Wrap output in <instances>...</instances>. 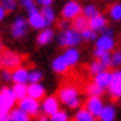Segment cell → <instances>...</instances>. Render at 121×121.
<instances>
[{"label":"cell","instance_id":"obj_5","mask_svg":"<svg viewBox=\"0 0 121 121\" xmlns=\"http://www.w3.org/2000/svg\"><path fill=\"white\" fill-rule=\"evenodd\" d=\"M82 10L83 4H80L79 0H67L61 7L60 15L61 18H65L68 21H73L76 17L82 15Z\"/></svg>","mask_w":121,"mask_h":121},{"label":"cell","instance_id":"obj_31","mask_svg":"<svg viewBox=\"0 0 121 121\" xmlns=\"http://www.w3.org/2000/svg\"><path fill=\"white\" fill-rule=\"evenodd\" d=\"M80 34H82V39L84 42H95L97 38H98V35H99V33L94 31L93 29H90V27L84 29Z\"/></svg>","mask_w":121,"mask_h":121},{"label":"cell","instance_id":"obj_24","mask_svg":"<svg viewBox=\"0 0 121 121\" xmlns=\"http://www.w3.org/2000/svg\"><path fill=\"white\" fill-rule=\"evenodd\" d=\"M41 11H42V15H44L48 26L52 27L57 22V12H56V10L53 7H45V8H41Z\"/></svg>","mask_w":121,"mask_h":121},{"label":"cell","instance_id":"obj_2","mask_svg":"<svg viewBox=\"0 0 121 121\" xmlns=\"http://www.w3.org/2000/svg\"><path fill=\"white\" fill-rule=\"evenodd\" d=\"M56 41H57L59 46L64 48V49L65 48H78L83 42L80 31L75 30L73 27L60 30L59 34L56 35Z\"/></svg>","mask_w":121,"mask_h":121},{"label":"cell","instance_id":"obj_1","mask_svg":"<svg viewBox=\"0 0 121 121\" xmlns=\"http://www.w3.org/2000/svg\"><path fill=\"white\" fill-rule=\"evenodd\" d=\"M57 97L60 99L61 105L71 110H78L82 106V97H80V90L75 84H64L60 87Z\"/></svg>","mask_w":121,"mask_h":121},{"label":"cell","instance_id":"obj_44","mask_svg":"<svg viewBox=\"0 0 121 121\" xmlns=\"http://www.w3.org/2000/svg\"><path fill=\"white\" fill-rule=\"evenodd\" d=\"M33 121H50V118L45 114H39V116H37V117H34Z\"/></svg>","mask_w":121,"mask_h":121},{"label":"cell","instance_id":"obj_11","mask_svg":"<svg viewBox=\"0 0 121 121\" xmlns=\"http://www.w3.org/2000/svg\"><path fill=\"white\" fill-rule=\"evenodd\" d=\"M69 68L71 67L67 63L65 57L63 56V53L55 56L52 59V61H50V69L55 72V73H57V75H65L67 72L69 71Z\"/></svg>","mask_w":121,"mask_h":121},{"label":"cell","instance_id":"obj_30","mask_svg":"<svg viewBox=\"0 0 121 121\" xmlns=\"http://www.w3.org/2000/svg\"><path fill=\"white\" fill-rule=\"evenodd\" d=\"M44 80V72L39 68H31L29 71V83H41Z\"/></svg>","mask_w":121,"mask_h":121},{"label":"cell","instance_id":"obj_38","mask_svg":"<svg viewBox=\"0 0 121 121\" xmlns=\"http://www.w3.org/2000/svg\"><path fill=\"white\" fill-rule=\"evenodd\" d=\"M97 60L101 61V64H102V65H105L106 68H109L110 64H112V55H110V52H106L104 56H101V57L97 59Z\"/></svg>","mask_w":121,"mask_h":121},{"label":"cell","instance_id":"obj_32","mask_svg":"<svg viewBox=\"0 0 121 121\" xmlns=\"http://www.w3.org/2000/svg\"><path fill=\"white\" fill-rule=\"evenodd\" d=\"M49 118H50V121H72L71 114L65 109H60L59 112H56L55 114L50 116Z\"/></svg>","mask_w":121,"mask_h":121},{"label":"cell","instance_id":"obj_4","mask_svg":"<svg viewBox=\"0 0 121 121\" xmlns=\"http://www.w3.org/2000/svg\"><path fill=\"white\" fill-rule=\"evenodd\" d=\"M23 63V56L11 49H3L0 52V67L1 69H15Z\"/></svg>","mask_w":121,"mask_h":121},{"label":"cell","instance_id":"obj_41","mask_svg":"<svg viewBox=\"0 0 121 121\" xmlns=\"http://www.w3.org/2000/svg\"><path fill=\"white\" fill-rule=\"evenodd\" d=\"M7 14H8V12L6 11V8H4V7H3L1 4H0V23H1V22H4V21H6V18H7Z\"/></svg>","mask_w":121,"mask_h":121},{"label":"cell","instance_id":"obj_35","mask_svg":"<svg viewBox=\"0 0 121 121\" xmlns=\"http://www.w3.org/2000/svg\"><path fill=\"white\" fill-rule=\"evenodd\" d=\"M19 7H22L26 12L31 11L34 8H37V1L35 0H19Z\"/></svg>","mask_w":121,"mask_h":121},{"label":"cell","instance_id":"obj_17","mask_svg":"<svg viewBox=\"0 0 121 121\" xmlns=\"http://www.w3.org/2000/svg\"><path fill=\"white\" fill-rule=\"evenodd\" d=\"M63 56L65 57L67 63L69 64V67H76L80 60H82V53L79 48H65L64 52H63Z\"/></svg>","mask_w":121,"mask_h":121},{"label":"cell","instance_id":"obj_48","mask_svg":"<svg viewBox=\"0 0 121 121\" xmlns=\"http://www.w3.org/2000/svg\"><path fill=\"white\" fill-rule=\"evenodd\" d=\"M0 72H1V67H0Z\"/></svg>","mask_w":121,"mask_h":121},{"label":"cell","instance_id":"obj_40","mask_svg":"<svg viewBox=\"0 0 121 121\" xmlns=\"http://www.w3.org/2000/svg\"><path fill=\"white\" fill-rule=\"evenodd\" d=\"M106 52H105L104 49H99V48H94V50H93V56L95 57V59H99L101 56H104Z\"/></svg>","mask_w":121,"mask_h":121},{"label":"cell","instance_id":"obj_37","mask_svg":"<svg viewBox=\"0 0 121 121\" xmlns=\"http://www.w3.org/2000/svg\"><path fill=\"white\" fill-rule=\"evenodd\" d=\"M56 26H57L59 30H65V29L72 27L71 26V21H68V19H65V18H60V19L56 22Z\"/></svg>","mask_w":121,"mask_h":121},{"label":"cell","instance_id":"obj_7","mask_svg":"<svg viewBox=\"0 0 121 121\" xmlns=\"http://www.w3.org/2000/svg\"><path fill=\"white\" fill-rule=\"evenodd\" d=\"M26 14H27L26 19H27L30 29H33L35 31H39V30H42V29H45V27H49L48 23H46V21H45L44 15H42L41 8L37 7V8L31 10V11L26 12Z\"/></svg>","mask_w":121,"mask_h":121},{"label":"cell","instance_id":"obj_6","mask_svg":"<svg viewBox=\"0 0 121 121\" xmlns=\"http://www.w3.org/2000/svg\"><path fill=\"white\" fill-rule=\"evenodd\" d=\"M17 106L19 108V109L25 110L27 114H30L31 117H37V116L42 114L41 113V101H38V99H34L31 98V97H29V95H26L25 98L19 99L18 101Z\"/></svg>","mask_w":121,"mask_h":121},{"label":"cell","instance_id":"obj_14","mask_svg":"<svg viewBox=\"0 0 121 121\" xmlns=\"http://www.w3.org/2000/svg\"><path fill=\"white\" fill-rule=\"evenodd\" d=\"M0 95H1V98L4 101V105H6V110L7 112H10L11 109H14L18 104V99L15 98V95H14V91H12L11 87H8V86H1L0 87Z\"/></svg>","mask_w":121,"mask_h":121},{"label":"cell","instance_id":"obj_18","mask_svg":"<svg viewBox=\"0 0 121 121\" xmlns=\"http://www.w3.org/2000/svg\"><path fill=\"white\" fill-rule=\"evenodd\" d=\"M112 78H113V71H109V69H105V71L99 72L97 75L93 76V82L95 84H98L99 87L108 90V87L110 86V82H112Z\"/></svg>","mask_w":121,"mask_h":121},{"label":"cell","instance_id":"obj_33","mask_svg":"<svg viewBox=\"0 0 121 121\" xmlns=\"http://www.w3.org/2000/svg\"><path fill=\"white\" fill-rule=\"evenodd\" d=\"M0 4L6 8L7 12H15L19 7V0H0Z\"/></svg>","mask_w":121,"mask_h":121},{"label":"cell","instance_id":"obj_25","mask_svg":"<svg viewBox=\"0 0 121 121\" xmlns=\"http://www.w3.org/2000/svg\"><path fill=\"white\" fill-rule=\"evenodd\" d=\"M84 93L87 97H102L105 93V88L99 87L98 84H95L94 82H90L86 84L84 87Z\"/></svg>","mask_w":121,"mask_h":121},{"label":"cell","instance_id":"obj_28","mask_svg":"<svg viewBox=\"0 0 121 121\" xmlns=\"http://www.w3.org/2000/svg\"><path fill=\"white\" fill-rule=\"evenodd\" d=\"M12 91H14V95L15 98L19 101V99L25 98L27 95V84H22V83H14L11 86Z\"/></svg>","mask_w":121,"mask_h":121},{"label":"cell","instance_id":"obj_46","mask_svg":"<svg viewBox=\"0 0 121 121\" xmlns=\"http://www.w3.org/2000/svg\"><path fill=\"white\" fill-rule=\"evenodd\" d=\"M3 49H4V42H3V41L0 39V52H1Z\"/></svg>","mask_w":121,"mask_h":121},{"label":"cell","instance_id":"obj_39","mask_svg":"<svg viewBox=\"0 0 121 121\" xmlns=\"http://www.w3.org/2000/svg\"><path fill=\"white\" fill-rule=\"evenodd\" d=\"M37 1V6L41 7V8H45V7H52L55 0H35Z\"/></svg>","mask_w":121,"mask_h":121},{"label":"cell","instance_id":"obj_13","mask_svg":"<svg viewBox=\"0 0 121 121\" xmlns=\"http://www.w3.org/2000/svg\"><path fill=\"white\" fill-rule=\"evenodd\" d=\"M56 39V33L52 27H45L39 30L35 37V42L39 46H48Z\"/></svg>","mask_w":121,"mask_h":121},{"label":"cell","instance_id":"obj_15","mask_svg":"<svg viewBox=\"0 0 121 121\" xmlns=\"http://www.w3.org/2000/svg\"><path fill=\"white\" fill-rule=\"evenodd\" d=\"M108 21H109L108 15H104V14L99 12L98 15H95L91 19H88V27L93 29L94 31H97V33H102L104 29L109 26L108 25Z\"/></svg>","mask_w":121,"mask_h":121},{"label":"cell","instance_id":"obj_21","mask_svg":"<svg viewBox=\"0 0 121 121\" xmlns=\"http://www.w3.org/2000/svg\"><path fill=\"white\" fill-rule=\"evenodd\" d=\"M72 121H98V118L91 114L86 108H79L72 116Z\"/></svg>","mask_w":121,"mask_h":121},{"label":"cell","instance_id":"obj_20","mask_svg":"<svg viewBox=\"0 0 121 121\" xmlns=\"http://www.w3.org/2000/svg\"><path fill=\"white\" fill-rule=\"evenodd\" d=\"M117 118V108L114 104H106L98 116V121H116Z\"/></svg>","mask_w":121,"mask_h":121},{"label":"cell","instance_id":"obj_34","mask_svg":"<svg viewBox=\"0 0 121 121\" xmlns=\"http://www.w3.org/2000/svg\"><path fill=\"white\" fill-rule=\"evenodd\" d=\"M112 64H110V67L112 68H120L121 67V50L120 49H114L112 53Z\"/></svg>","mask_w":121,"mask_h":121},{"label":"cell","instance_id":"obj_27","mask_svg":"<svg viewBox=\"0 0 121 121\" xmlns=\"http://www.w3.org/2000/svg\"><path fill=\"white\" fill-rule=\"evenodd\" d=\"M71 26L75 30H78V31H80L82 33L84 29L88 27V19L84 15H79V17H76L73 21H71Z\"/></svg>","mask_w":121,"mask_h":121},{"label":"cell","instance_id":"obj_23","mask_svg":"<svg viewBox=\"0 0 121 121\" xmlns=\"http://www.w3.org/2000/svg\"><path fill=\"white\" fill-rule=\"evenodd\" d=\"M10 120L11 121H33V117L30 114H27L25 110L15 106L14 109L10 110Z\"/></svg>","mask_w":121,"mask_h":121},{"label":"cell","instance_id":"obj_43","mask_svg":"<svg viewBox=\"0 0 121 121\" xmlns=\"http://www.w3.org/2000/svg\"><path fill=\"white\" fill-rule=\"evenodd\" d=\"M99 34H101V33H99ZM102 34H106V35H113V37H114V29H113V27H109V26H108V27H105V29H104Z\"/></svg>","mask_w":121,"mask_h":121},{"label":"cell","instance_id":"obj_45","mask_svg":"<svg viewBox=\"0 0 121 121\" xmlns=\"http://www.w3.org/2000/svg\"><path fill=\"white\" fill-rule=\"evenodd\" d=\"M3 110H6V105H4V101H3V98H1V95H0V112H3Z\"/></svg>","mask_w":121,"mask_h":121},{"label":"cell","instance_id":"obj_19","mask_svg":"<svg viewBox=\"0 0 121 121\" xmlns=\"http://www.w3.org/2000/svg\"><path fill=\"white\" fill-rule=\"evenodd\" d=\"M29 69L27 67L21 65L12 69V83H22V84H29Z\"/></svg>","mask_w":121,"mask_h":121},{"label":"cell","instance_id":"obj_42","mask_svg":"<svg viewBox=\"0 0 121 121\" xmlns=\"http://www.w3.org/2000/svg\"><path fill=\"white\" fill-rule=\"evenodd\" d=\"M0 121H11L10 120V112H0Z\"/></svg>","mask_w":121,"mask_h":121},{"label":"cell","instance_id":"obj_16","mask_svg":"<svg viewBox=\"0 0 121 121\" xmlns=\"http://www.w3.org/2000/svg\"><path fill=\"white\" fill-rule=\"evenodd\" d=\"M27 95L34 99H42L46 97V87H45L42 82L41 83H29L27 84Z\"/></svg>","mask_w":121,"mask_h":121},{"label":"cell","instance_id":"obj_49","mask_svg":"<svg viewBox=\"0 0 121 121\" xmlns=\"http://www.w3.org/2000/svg\"><path fill=\"white\" fill-rule=\"evenodd\" d=\"M105 1H109V0H105Z\"/></svg>","mask_w":121,"mask_h":121},{"label":"cell","instance_id":"obj_26","mask_svg":"<svg viewBox=\"0 0 121 121\" xmlns=\"http://www.w3.org/2000/svg\"><path fill=\"white\" fill-rule=\"evenodd\" d=\"M99 8L95 3H87V4H83V10H82V15L87 18V19H91L93 17L98 15L99 14Z\"/></svg>","mask_w":121,"mask_h":121},{"label":"cell","instance_id":"obj_9","mask_svg":"<svg viewBox=\"0 0 121 121\" xmlns=\"http://www.w3.org/2000/svg\"><path fill=\"white\" fill-rule=\"evenodd\" d=\"M108 94L114 99H121V68L113 71V78L110 86L108 87Z\"/></svg>","mask_w":121,"mask_h":121},{"label":"cell","instance_id":"obj_10","mask_svg":"<svg viewBox=\"0 0 121 121\" xmlns=\"http://www.w3.org/2000/svg\"><path fill=\"white\" fill-rule=\"evenodd\" d=\"M105 101L102 97H87V99L84 101V108L91 113L94 114L97 118H98V116L101 114V112L102 109L105 108Z\"/></svg>","mask_w":121,"mask_h":121},{"label":"cell","instance_id":"obj_22","mask_svg":"<svg viewBox=\"0 0 121 121\" xmlns=\"http://www.w3.org/2000/svg\"><path fill=\"white\" fill-rule=\"evenodd\" d=\"M108 18L112 22H121V1H114L109 6Z\"/></svg>","mask_w":121,"mask_h":121},{"label":"cell","instance_id":"obj_12","mask_svg":"<svg viewBox=\"0 0 121 121\" xmlns=\"http://www.w3.org/2000/svg\"><path fill=\"white\" fill-rule=\"evenodd\" d=\"M95 44V48H99V49H104L105 52H113L117 46V42H116V38L113 35H106V34H99L97 41L94 42Z\"/></svg>","mask_w":121,"mask_h":121},{"label":"cell","instance_id":"obj_29","mask_svg":"<svg viewBox=\"0 0 121 121\" xmlns=\"http://www.w3.org/2000/svg\"><path fill=\"white\" fill-rule=\"evenodd\" d=\"M105 69H108L105 65H102L101 64V61L99 60H93L90 64L87 65V72L91 75V76H94V75H97V73H99V72H102V71H105Z\"/></svg>","mask_w":121,"mask_h":121},{"label":"cell","instance_id":"obj_8","mask_svg":"<svg viewBox=\"0 0 121 121\" xmlns=\"http://www.w3.org/2000/svg\"><path fill=\"white\" fill-rule=\"evenodd\" d=\"M61 109V102L57 95H46L41 101V113L50 117Z\"/></svg>","mask_w":121,"mask_h":121},{"label":"cell","instance_id":"obj_36","mask_svg":"<svg viewBox=\"0 0 121 121\" xmlns=\"http://www.w3.org/2000/svg\"><path fill=\"white\" fill-rule=\"evenodd\" d=\"M0 80L4 84L12 83V71L11 69H1V72H0Z\"/></svg>","mask_w":121,"mask_h":121},{"label":"cell","instance_id":"obj_47","mask_svg":"<svg viewBox=\"0 0 121 121\" xmlns=\"http://www.w3.org/2000/svg\"><path fill=\"white\" fill-rule=\"evenodd\" d=\"M0 34H1V26H0Z\"/></svg>","mask_w":121,"mask_h":121},{"label":"cell","instance_id":"obj_3","mask_svg":"<svg viewBox=\"0 0 121 121\" xmlns=\"http://www.w3.org/2000/svg\"><path fill=\"white\" fill-rule=\"evenodd\" d=\"M29 31H30V26H29L27 19L23 15H17L12 19L10 25V35L12 39L22 41L29 35Z\"/></svg>","mask_w":121,"mask_h":121}]
</instances>
